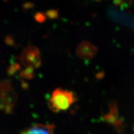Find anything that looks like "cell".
I'll list each match as a JSON object with an SVG mask.
<instances>
[{"instance_id": "cell-2", "label": "cell", "mask_w": 134, "mask_h": 134, "mask_svg": "<svg viewBox=\"0 0 134 134\" xmlns=\"http://www.w3.org/2000/svg\"><path fill=\"white\" fill-rule=\"evenodd\" d=\"M54 125L36 124L27 127L20 134H55Z\"/></svg>"}, {"instance_id": "cell-1", "label": "cell", "mask_w": 134, "mask_h": 134, "mask_svg": "<svg viewBox=\"0 0 134 134\" xmlns=\"http://www.w3.org/2000/svg\"><path fill=\"white\" fill-rule=\"evenodd\" d=\"M76 101V96L73 92L62 88L54 90L49 99V106L55 112L65 111Z\"/></svg>"}]
</instances>
